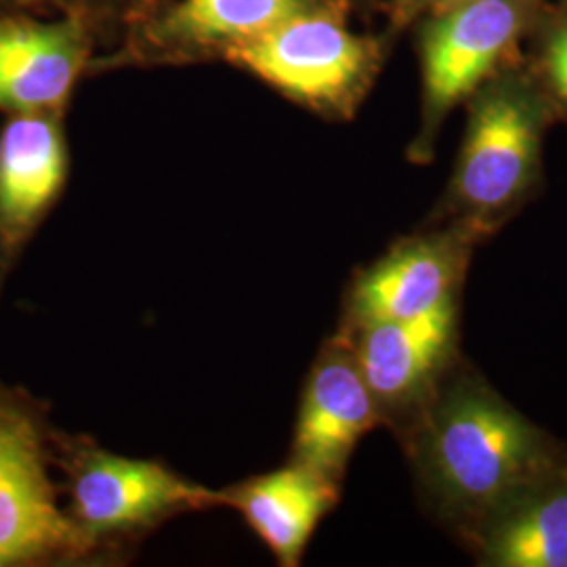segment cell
Segmentation results:
<instances>
[{
  "label": "cell",
  "mask_w": 567,
  "mask_h": 567,
  "mask_svg": "<svg viewBox=\"0 0 567 567\" xmlns=\"http://www.w3.org/2000/svg\"><path fill=\"white\" fill-rule=\"evenodd\" d=\"M395 440L421 513L461 548L513 489L567 454L465 353Z\"/></svg>",
  "instance_id": "cell-1"
},
{
  "label": "cell",
  "mask_w": 567,
  "mask_h": 567,
  "mask_svg": "<svg viewBox=\"0 0 567 567\" xmlns=\"http://www.w3.org/2000/svg\"><path fill=\"white\" fill-rule=\"evenodd\" d=\"M545 112L524 91L503 86L475 102L444 203L421 225L465 229L494 240L526 206L540 177Z\"/></svg>",
  "instance_id": "cell-2"
},
{
  "label": "cell",
  "mask_w": 567,
  "mask_h": 567,
  "mask_svg": "<svg viewBox=\"0 0 567 567\" xmlns=\"http://www.w3.org/2000/svg\"><path fill=\"white\" fill-rule=\"evenodd\" d=\"M63 473L65 513L103 550L192 511L221 508L219 489L194 484L158 461L114 454L91 440L53 435Z\"/></svg>",
  "instance_id": "cell-3"
},
{
  "label": "cell",
  "mask_w": 567,
  "mask_h": 567,
  "mask_svg": "<svg viewBox=\"0 0 567 567\" xmlns=\"http://www.w3.org/2000/svg\"><path fill=\"white\" fill-rule=\"evenodd\" d=\"M53 435L25 400L0 389V567L76 564L102 550L60 507Z\"/></svg>",
  "instance_id": "cell-4"
},
{
  "label": "cell",
  "mask_w": 567,
  "mask_h": 567,
  "mask_svg": "<svg viewBox=\"0 0 567 567\" xmlns=\"http://www.w3.org/2000/svg\"><path fill=\"white\" fill-rule=\"evenodd\" d=\"M480 246L465 229L419 225L353 276L339 324L414 320L463 305Z\"/></svg>",
  "instance_id": "cell-5"
},
{
  "label": "cell",
  "mask_w": 567,
  "mask_h": 567,
  "mask_svg": "<svg viewBox=\"0 0 567 567\" xmlns=\"http://www.w3.org/2000/svg\"><path fill=\"white\" fill-rule=\"evenodd\" d=\"M461 313L463 305L414 320L339 324L351 339L383 426L393 435L419 414L463 355Z\"/></svg>",
  "instance_id": "cell-6"
},
{
  "label": "cell",
  "mask_w": 567,
  "mask_h": 567,
  "mask_svg": "<svg viewBox=\"0 0 567 567\" xmlns=\"http://www.w3.org/2000/svg\"><path fill=\"white\" fill-rule=\"evenodd\" d=\"M231 58L297 102L347 110L365 72L364 47L328 18L292 16L231 44Z\"/></svg>",
  "instance_id": "cell-7"
},
{
  "label": "cell",
  "mask_w": 567,
  "mask_h": 567,
  "mask_svg": "<svg viewBox=\"0 0 567 567\" xmlns=\"http://www.w3.org/2000/svg\"><path fill=\"white\" fill-rule=\"evenodd\" d=\"M383 416L341 326L326 339L305 381L290 458L344 486L353 452Z\"/></svg>",
  "instance_id": "cell-8"
},
{
  "label": "cell",
  "mask_w": 567,
  "mask_h": 567,
  "mask_svg": "<svg viewBox=\"0 0 567 567\" xmlns=\"http://www.w3.org/2000/svg\"><path fill=\"white\" fill-rule=\"evenodd\" d=\"M65 173L58 112L11 114L0 128V284L58 203Z\"/></svg>",
  "instance_id": "cell-9"
},
{
  "label": "cell",
  "mask_w": 567,
  "mask_h": 567,
  "mask_svg": "<svg viewBox=\"0 0 567 567\" xmlns=\"http://www.w3.org/2000/svg\"><path fill=\"white\" fill-rule=\"evenodd\" d=\"M463 550L480 567H567V454L513 489Z\"/></svg>",
  "instance_id": "cell-10"
},
{
  "label": "cell",
  "mask_w": 567,
  "mask_h": 567,
  "mask_svg": "<svg viewBox=\"0 0 567 567\" xmlns=\"http://www.w3.org/2000/svg\"><path fill=\"white\" fill-rule=\"evenodd\" d=\"M341 496V484L295 461L219 489L221 507L238 511L282 567L301 566L316 529Z\"/></svg>",
  "instance_id": "cell-11"
},
{
  "label": "cell",
  "mask_w": 567,
  "mask_h": 567,
  "mask_svg": "<svg viewBox=\"0 0 567 567\" xmlns=\"http://www.w3.org/2000/svg\"><path fill=\"white\" fill-rule=\"evenodd\" d=\"M508 0H475L435 23L425 49L426 131L484 81L517 30Z\"/></svg>",
  "instance_id": "cell-12"
},
{
  "label": "cell",
  "mask_w": 567,
  "mask_h": 567,
  "mask_svg": "<svg viewBox=\"0 0 567 567\" xmlns=\"http://www.w3.org/2000/svg\"><path fill=\"white\" fill-rule=\"evenodd\" d=\"M81 65L76 25L0 13V112H58Z\"/></svg>",
  "instance_id": "cell-13"
},
{
  "label": "cell",
  "mask_w": 567,
  "mask_h": 567,
  "mask_svg": "<svg viewBox=\"0 0 567 567\" xmlns=\"http://www.w3.org/2000/svg\"><path fill=\"white\" fill-rule=\"evenodd\" d=\"M297 9L299 0H183L173 25L194 41L238 42L292 18Z\"/></svg>",
  "instance_id": "cell-14"
},
{
  "label": "cell",
  "mask_w": 567,
  "mask_h": 567,
  "mask_svg": "<svg viewBox=\"0 0 567 567\" xmlns=\"http://www.w3.org/2000/svg\"><path fill=\"white\" fill-rule=\"evenodd\" d=\"M547 68L550 86L567 112V28L550 42Z\"/></svg>",
  "instance_id": "cell-15"
},
{
  "label": "cell",
  "mask_w": 567,
  "mask_h": 567,
  "mask_svg": "<svg viewBox=\"0 0 567 567\" xmlns=\"http://www.w3.org/2000/svg\"><path fill=\"white\" fill-rule=\"evenodd\" d=\"M42 2H55V0H0V13H7L11 9H23L32 4H42Z\"/></svg>",
  "instance_id": "cell-16"
}]
</instances>
